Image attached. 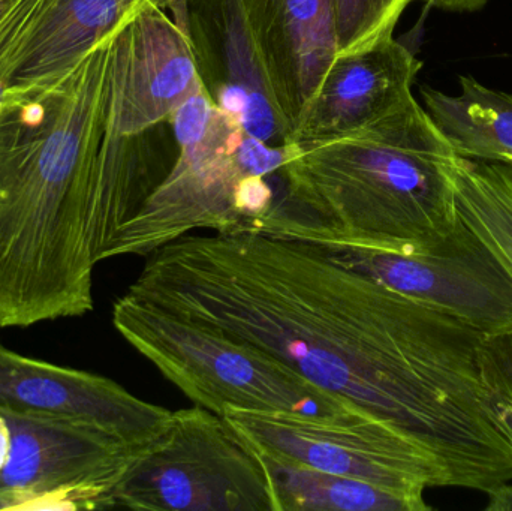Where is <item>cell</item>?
Segmentation results:
<instances>
[{
    "label": "cell",
    "instance_id": "cell-1",
    "mask_svg": "<svg viewBox=\"0 0 512 511\" xmlns=\"http://www.w3.org/2000/svg\"><path fill=\"white\" fill-rule=\"evenodd\" d=\"M126 293L259 348L405 432L453 488L490 495L512 483V441L496 413L512 395V335L481 332L316 246L255 231L165 245Z\"/></svg>",
    "mask_w": 512,
    "mask_h": 511
},
{
    "label": "cell",
    "instance_id": "cell-2",
    "mask_svg": "<svg viewBox=\"0 0 512 511\" xmlns=\"http://www.w3.org/2000/svg\"><path fill=\"white\" fill-rule=\"evenodd\" d=\"M111 36L57 80L0 101V327L93 309L90 206Z\"/></svg>",
    "mask_w": 512,
    "mask_h": 511
},
{
    "label": "cell",
    "instance_id": "cell-3",
    "mask_svg": "<svg viewBox=\"0 0 512 511\" xmlns=\"http://www.w3.org/2000/svg\"><path fill=\"white\" fill-rule=\"evenodd\" d=\"M286 150L282 188L259 233L414 254L463 227L450 179L456 150L414 96L342 140Z\"/></svg>",
    "mask_w": 512,
    "mask_h": 511
},
{
    "label": "cell",
    "instance_id": "cell-4",
    "mask_svg": "<svg viewBox=\"0 0 512 511\" xmlns=\"http://www.w3.org/2000/svg\"><path fill=\"white\" fill-rule=\"evenodd\" d=\"M177 156L161 185L119 231L107 260L149 257L198 230L259 233L282 188L286 146L274 147L219 110L201 87L170 117Z\"/></svg>",
    "mask_w": 512,
    "mask_h": 511
},
{
    "label": "cell",
    "instance_id": "cell-5",
    "mask_svg": "<svg viewBox=\"0 0 512 511\" xmlns=\"http://www.w3.org/2000/svg\"><path fill=\"white\" fill-rule=\"evenodd\" d=\"M113 324L197 407L218 416L224 417L227 408L306 417L366 414L259 348L189 323L131 294L114 303Z\"/></svg>",
    "mask_w": 512,
    "mask_h": 511
},
{
    "label": "cell",
    "instance_id": "cell-6",
    "mask_svg": "<svg viewBox=\"0 0 512 511\" xmlns=\"http://www.w3.org/2000/svg\"><path fill=\"white\" fill-rule=\"evenodd\" d=\"M276 511L258 452L206 408L173 411L167 429L129 465L108 509Z\"/></svg>",
    "mask_w": 512,
    "mask_h": 511
},
{
    "label": "cell",
    "instance_id": "cell-7",
    "mask_svg": "<svg viewBox=\"0 0 512 511\" xmlns=\"http://www.w3.org/2000/svg\"><path fill=\"white\" fill-rule=\"evenodd\" d=\"M149 444L0 408V510L108 509L114 486Z\"/></svg>",
    "mask_w": 512,
    "mask_h": 511
},
{
    "label": "cell",
    "instance_id": "cell-8",
    "mask_svg": "<svg viewBox=\"0 0 512 511\" xmlns=\"http://www.w3.org/2000/svg\"><path fill=\"white\" fill-rule=\"evenodd\" d=\"M224 419L259 453L409 497L453 486L435 455L369 414L306 417L227 408Z\"/></svg>",
    "mask_w": 512,
    "mask_h": 511
},
{
    "label": "cell",
    "instance_id": "cell-9",
    "mask_svg": "<svg viewBox=\"0 0 512 511\" xmlns=\"http://www.w3.org/2000/svg\"><path fill=\"white\" fill-rule=\"evenodd\" d=\"M313 246L336 263L481 332L512 335V278L465 225L441 245L414 254Z\"/></svg>",
    "mask_w": 512,
    "mask_h": 511
},
{
    "label": "cell",
    "instance_id": "cell-10",
    "mask_svg": "<svg viewBox=\"0 0 512 511\" xmlns=\"http://www.w3.org/2000/svg\"><path fill=\"white\" fill-rule=\"evenodd\" d=\"M201 87L182 18L173 20L162 8L140 9L111 36L102 134H146Z\"/></svg>",
    "mask_w": 512,
    "mask_h": 511
},
{
    "label": "cell",
    "instance_id": "cell-11",
    "mask_svg": "<svg viewBox=\"0 0 512 511\" xmlns=\"http://www.w3.org/2000/svg\"><path fill=\"white\" fill-rule=\"evenodd\" d=\"M179 15L188 30L201 86L219 110L246 134L274 147L291 140L240 0H183Z\"/></svg>",
    "mask_w": 512,
    "mask_h": 511
},
{
    "label": "cell",
    "instance_id": "cell-12",
    "mask_svg": "<svg viewBox=\"0 0 512 511\" xmlns=\"http://www.w3.org/2000/svg\"><path fill=\"white\" fill-rule=\"evenodd\" d=\"M0 408L95 426L131 444L152 443L173 417L113 380L29 359L2 344Z\"/></svg>",
    "mask_w": 512,
    "mask_h": 511
},
{
    "label": "cell",
    "instance_id": "cell-13",
    "mask_svg": "<svg viewBox=\"0 0 512 511\" xmlns=\"http://www.w3.org/2000/svg\"><path fill=\"white\" fill-rule=\"evenodd\" d=\"M421 66L393 36L337 54L286 147L304 150L342 140L393 113L414 96Z\"/></svg>",
    "mask_w": 512,
    "mask_h": 511
},
{
    "label": "cell",
    "instance_id": "cell-14",
    "mask_svg": "<svg viewBox=\"0 0 512 511\" xmlns=\"http://www.w3.org/2000/svg\"><path fill=\"white\" fill-rule=\"evenodd\" d=\"M240 5L292 137L337 56L331 0H240Z\"/></svg>",
    "mask_w": 512,
    "mask_h": 511
},
{
    "label": "cell",
    "instance_id": "cell-15",
    "mask_svg": "<svg viewBox=\"0 0 512 511\" xmlns=\"http://www.w3.org/2000/svg\"><path fill=\"white\" fill-rule=\"evenodd\" d=\"M183 0H39L6 66L5 93L65 75L135 12Z\"/></svg>",
    "mask_w": 512,
    "mask_h": 511
},
{
    "label": "cell",
    "instance_id": "cell-16",
    "mask_svg": "<svg viewBox=\"0 0 512 511\" xmlns=\"http://www.w3.org/2000/svg\"><path fill=\"white\" fill-rule=\"evenodd\" d=\"M459 81L457 95L423 87L424 108L457 155L505 164L512 156V93L466 75Z\"/></svg>",
    "mask_w": 512,
    "mask_h": 511
},
{
    "label": "cell",
    "instance_id": "cell-17",
    "mask_svg": "<svg viewBox=\"0 0 512 511\" xmlns=\"http://www.w3.org/2000/svg\"><path fill=\"white\" fill-rule=\"evenodd\" d=\"M258 452V450H256ZM276 511H427L424 498L289 464L259 453Z\"/></svg>",
    "mask_w": 512,
    "mask_h": 511
},
{
    "label": "cell",
    "instance_id": "cell-18",
    "mask_svg": "<svg viewBox=\"0 0 512 511\" xmlns=\"http://www.w3.org/2000/svg\"><path fill=\"white\" fill-rule=\"evenodd\" d=\"M457 215L512 278V170L457 155L450 168Z\"/></svg>",
    "mask_w": 512,
    "mask_h": 511
},
{
    "label": "cell",
    "instance_id": "cell-19",
    "mask_svg": "<svg viewBox=\"0 0 512 511\" xmlns=\"http://www.w3.org/2000/svg\"><path fill=\"white\" fill-rule=\"evenodd\" d=\"M415 0H331L337 54L369 47L387 36Z\"/></svg>",
    "mask_w": 512,
    "mask_h": 511
},
{
    "label": "cell",
    "instance_id": "cell-20",
    "mask_svg": "<svg viewBox=\"0 0 512 511\" xmlns=\"http://www.w3.org/2000/svg\"><path fill=\"white\" fill-rule=\"evenodd\" d=\"M39 0H0V101L5 95L6 66Z\"/></svg>",
    "mask_w": 512,
    "mask_h": 511
},
{
    "label": "cell",
    "instance_id": "cell-21",
    "mask_svg": "<svg viewBox=\"0 0 512 511\" xmlns=\"http://www.w3.org/2000/svg\"><path fill=\"white\" fill-rule=\"evenodd\" d=\"M420 2H423L426 8L466 14V12L480 11L490 0H420Z\"/></svg>",
    "mask_w": 512,
    "mask_h": 511
},
{
    "label": "cell",
    "instance_id": "cell-22",
    "mask_svg": "<svg viewBox=\"0 0 512 511\" xmlns=\"http://www.w3.org/2000/svg\"><path fill=\"white\" fill-rule=\"evenodd\" d=\"M490 504L487 510L490 511H511L512 510V485H505L498 491L490 494Z\"/></svg>",
    "mask_w": 512,
    "mask_h": 511
},
{
    "label": "cell",
    "instance_id": "cell-23",
    "mask_svg": "<svg viewBox=\"0 0 512 511\" xmlns=\"http://www.w3.org/2000/svg\"><path fill=\"white\" fill-rule=\"evenodd\" d=\"M498 420L501 423L502 429L507 432L508 437L512 441V395L508 396L505 401L498 405Z\"/></svg>",
    "mask_w": 512,
    "mask_h": 511
},
{
    "label": "cell",
    "instance_id": "cell-24",
    "mask_svg": "<svg viewBox=\"0 0 512 511\" xmlns=\"http://www.w3.org/2000/svg\"><path fill=\"white\" fill-rule=\"evenodd\" d=\"M505 164L510 165L512 170V156H510V158L507 159V162H505Z\"/></svg>",
    "mask_w": 512,
    "mask_h": 511
}]
</instances>
